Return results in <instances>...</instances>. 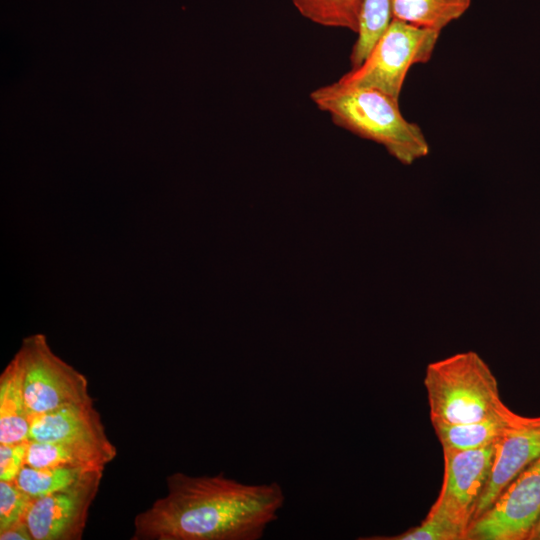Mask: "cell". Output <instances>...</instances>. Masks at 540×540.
<instances>
[{
  "label": "cell",
  "instance_id": "cell-7",
  "mask_svg": "<svg viewBox=\"0 0 540 540\" xmlns=\"http://www.w3.org/2000/svg\"><path fill=\"white\" fill-rule=\"evenodd\" d=\"M540 520V457L469 526L467 540H528Z\"/></svg>",
  "mask_w": 540,
  "mask_h": 540
},
{
  "label": "cell",
  "instance_id": "cell-5",
  "mask_svg": "<svg viewBox=\"0 0 540 540\" xmlns=\"http://www.w3.org/2000/svg\"><path fill=\"white\" fill-rule=\"evenodd\" d=\"M17 354L30 421L69 405L94 402L85 375L57 356L44 334L24 338Z\"/></svg>",
  "mask_w": 540,
  "mask_h": 540
},
{
  "label": "cell",
  "instance_id": "cell-4",
  "mask_svg": "<svg viewBox=\"0 0 540 540\" xmlns=\"http://www.w3.org/2000/svg\"><path fill=\"white\" fill-rule=\"evenodd\" d=\"M440 31L392 19L369 55L339 82L378 89L399 100L409 69L430 60Z\"/></svg>",
  "mask_w": 540,
  "mask_h": 540
},
{
  "label": "cell",
  "instance_id": "cell-2",
  "mask_svg": "<svg viewBox=\"0 0 540 540\" xmlns=\"http://www.w3.org/2000/svg\"><path fill=\"white\" fill-rule=\"evenodd\" d=\"M310 99L335 125L382 145L404 165L429 153L423 131L403 117L399 100L378 89L337 81L312 91Z\"/></svg>",
  "mask_w": 540,
  "mask_h": 540
},
{
  "label": "cell",
  "instance_id": "cell-19",
  "mask_svg": "<svg viewBox=\"0 0 540 540\" xmlns=\"http://www.w3.org/2000/svg\"><path fill=\"white\" fill-rule=\"evenodd\" d=\"M369 540H460L465 539L461 530L452 524L436 518L428 517L419 526L411 528L395 536H372Z\"/></svg>",
  "mask_w": 540,
  "mask_h": 540
},
{
  "label": "cell",
  "instance_id": "cell-17",
  "mask_svg": "<svg viewBox=\"0 0 540 540\" xmlns=\"http://www.w3.org/2000/svg\"><path fill=\"white\" fill-rule=\"evenodd\" d=\"M92 469L79 467L34 468L25 465L20 471L16 484L33 498H39L61 490Z\"/></svg>",
  "mask_w": 540,
  "mask_h": 540
},
{
  "label": "cell",
  "instance_id": "cell-14",
  "mask_svg": "<svg viewBox=\"0 0 540 540\" xmlns=\"http://www.w3.org/2000/svg\"><path fill=\"white\" fill-rule=\"evenodd\" d=\"M470 5L471 0H390L392 19L440 32Z\"/></svg>",
  "mask_w": 540,
  "mask_h": 540
},
{
  "label": "cell",
  "instance_id": "cell-1",
  "mask_svg": "<svg viewBox=\"0 0 540 540\" xmlns=\"http://www.w3.org/2000/svg\"><path fill=\"white\" fill-rule=\"evenodd\" d=\"M167 493L134 519L133 540H258L285 502L277 482L245 484L223 472L166 479Z\"/></svg>",
  "mask_w": 540,
  "mask_h": 540
},
{
  "label": "cell",
  "instance_id": "cell-16",
  "mask_svg": "<svg viewBox=\"0 0 540 540\" xmlns=\"http://www.w3.org/2000/svg\"><path fill=\"white\" fill-rule=\"evenodd\" d=\"M391 20L390 0L364 1L358 37L350 55L352 69L363 63Z\"/></svg>",
  "mask_w": 540,
  "mask_h": 540
},
{
  "label": "cell",
  "instance_id": "cell-11",
  "mask_svg": "<svg viewBox=\"0 0 540 540\" xmlns=\"http://www.w3.org/2000/svg\"><path fill=\"white\" fill-rule=\"evenodd\" d=\"M30 425L23 366L16 353L0 375V444L29 441Z\"/></svg>",
  "mask_w": 540,
  "mask_h": 540
},
{
  "label": "cell",
  "instance_id": "cell-15",
  "mask_svg": "<svg viewBox=\"0 0 540 540\" xmlns=\"http://www.w3.org/2000/svg\"><path fill=\"white\" fill-rule=\"evenodd\" d=\"M306 19L326 27L358 33L365 0H290Z\"/></svg>",
  "mask_w": 540,
  "mask_h": 540
},
{
  "label": "cell",
  "instance_id": "cell-13",
  "mask_svg": "<svg viewBox=\"0 0 540 540\" xmlns=\"http://www.w3.org/2000/svg\"><path fill=\"white\" fill-rule=\"evenodd\" d=\"M533 417L487 418L464 424H432L443 450H471L500 439L509 429L530 422Z\"/></svg>",
  "mask_w": 540,
  "mask_h": 540
},
{
  "label": "cell",
  "instance_id": "cell-21",
  "mask_svg": "<svg viewBox=\"0 0 540 540\" xmlns=\"http://www.w3.org/2000/svg\"><path fill=\"white\" fill-rule=\"evenodd\" d=\"M0 540H33V537L26 520H23L1 531Z\"/></svg>",
  "mask_w": 540,
  "mask_h": 540
},
{
  "label": "cell",
  "instance_id": "cell-12",
  "mask_svg": "<svg viewBox=\"0 0 540 540\" xmlns=\"http://www.w3.org/2000/svg\"><path fill=\"white\" fill-rule=\"evenodd\" d=\"M117 455L116 447L87 443L28 441L26 465L34 468L79 467L105 469Z\"/></svg>",
  "mask_w": 540,
  "mask_h": 540
},
{
  "label": "cell",
  "instance_id": "cell-10",
  "mask_svg": "<svg viewBox=\"0 0 540 540\" xmlns=\"http://www.w3.org/2000/svg\"><path fill=\"white\" fill-rule=\"evenodd\" d=\"M29 441L87 443L112 448L94 402L69 405L31 420Z\"/></svg>",
  "mask_w": 540,
  "mask_h": 540
},
{
  "label": "cell",
  "instance_id": "cell-6",
  "mask_svg": "<svg viewBox=\"0 0 540 540\" xmlns=\"http://www.w3.org/2000/svg\"><path fill=\"white\" fill-rule=\"evenodd\" d=\"M495 446L496 442L471 450H443V483L428 517L452 524L466 537L489 478Z\"/></svg>",
  "mask_w": 540,
  "mask_h": 540
},
{
  "label": "cell",
  "instance_id": "cell-8",
  "mask_svg": "<svg viewBox=\"0 0 540 540\" xmlns=\"http://www.w3.org/2000/svg\"><path fill=\"white\" fill-rule=\"evenodd\" d=\"M103 471L88 470L71 485L35 498L26 516L33 540H80Z\"/></svg>",
  "mask_w": 540,
  "mask_h": 540
},
{
  "label": "cell",
  "instance_id": "cell-18",
  "mask_svg": "<svg viewBox=\"0 0 540 540\" xmlns=\"http://www.w3.org/2000/svg\"><path fill=\"white\" fill-rule=\"evenodd\" d=\"M34 499L15 481L0 480V532L26 520Z\"/></svg>",
  "mask_w": 540,
  "mask_h": 540
},
{
  "label": "cell",
  "instance_id": "cell-20",
  "mask_svg": "<svg viewBox=\"0 0 540 540\" xmlns=\"http://www.w3.org/2000/svg\"><path fill=\"white\" fill-rule=\"evenodd\" d=\"M28 441L0 444V480L15 481L26 465Z\"/></svg>",
  "mask_w": 540,
  "mask_h": 540
},
{
  "label": "cell",
  "instance_id": "cell-3",
  "mask_svg": "<svg viewBox=\"0 0 540 540\" xmlns=\"http://www.w3.org/2000/svg\"><path fill=\"white\" fill-rule=\"evenodd\" d=\"M424 386L432 424H464L519 416L503 402L496 377L474 351L428 364Z\"/></svg>",
  "mask_w": 540,
  "mask_h": 540
},
{
  "label": "cell",
  "instance_id": "cell-22",
  "mask_svg": "<svg viewBox=\"0 0 540 540\" xmlns=\"http://www.w3.org/2000/svg\"><path fill=\"white\" fill-rule=\"evenodd\" d=\"M528 540H540V520L532 530Z\"/></svg>",
  "mask_w": 540,
  "mask_h": 540
},
{
  "label": "cell",
  "instance_id": "cell-9",
  "mask_svg": "<svg viewBox=\"0 0 540 540\" xmlns=\"http://www.w3.org/2000/svg\"><path fill=\"white\" fill-rule=\"evenodd\" d=\"M538 457H540V416L533 417L524 425L509 429L496 441L489 478L473 521L483 514L500 493Z\"/></svg>",
  "mask_w": 540,
  "mask_h": 540
}]
</instances>
